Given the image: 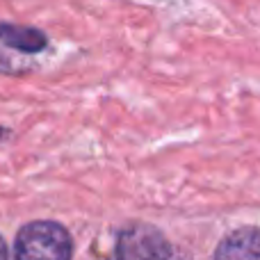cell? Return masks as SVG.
Instances as JSON below:
<instances>
[{
	"label": "cell",
	"mask_w": 260,
	"mask_h": 260,
	"mask_svg": "<svg viewBox=\"0 0 260 260\" xmlns=\"http://www.w3.org/2000/svg\"><path fill=\"white\" fill-rule=\"evenodd\" d=\"M215 260H260V231L240 229L217 247Z\"/></svg>",
	"instance_id": "obj_3"
},
{
	"label": "cell",
	"mask_w": 260,
	"mask_h": 260,
	"mask_svg": "<svg viewBox=\"0 0 260 260\" xmlns=\"http://www.w3.org/2000/svg\"><path fill=\"white\" fill-rule=\"evenodd\" d=\"M7 67H9V62L5 57H0V71H7Z\"/></svg>",
	"instance_id": "obj_6"
},
{
	"label": "cell",
	"mask_w": 260,
	"mask_h": 260,
	"mask_svg": "<svg viewBox=\"0 0 260 260\" xmlns=\"http://www.w3.org/2000/svg\"><path fill=\"white\" fill-rule=\"evenodd\" d=\"M71 238L55 221H32L16 235V260H71Z\"/></svg>",
	"instance_id": "obj_1"
},
{
	"label": "cell",
	"mask_w": 260,
	"mask_h": 260,
	"mask_svg": "<svg viewBox=\"0 0 260 260\" xmlns=\"http://www.w3.org/2000/svg\"><path fill=\"white\" fill-rule=\"evenodd\" d=\"M0 41L7 44L9 48L25 50V53H37V50H41L46 46V37L41 32L32 30V27L9 25V23L0 25Z\"/></svg>",
	"instance_id": "obj_4"
},
{
	"label": "cell",
	"mask_w": 260,
	"mask_h": 260,
	"mask_svg": "<svg viewBox=\"0 0 260 260\" xmlns=\"http://www.w3.org/2000/svg\"><path fill=\"white\" fill-rule=\"evenodd\" d=\"M169 242L157 229L146 224H130L119 233L114 258L117 260H169Z\"/></svg>",
	"instance_id": "obj_2"
},
{
	"label": "cell",
	"mask_w": 260,
	"mask_h": 260,
	"mask_svg": "<svg viewBox=\"0 0 260 260\" xmlns=\"http://www.w3.org/2000/svg\"><path fill=\"white\" fill-rule=\"evenodd\" d=\"M0 260H7V247H5L3 238H0Z\"/></svg>",
	"instance_id": "obj_5"
}]
</instances>
